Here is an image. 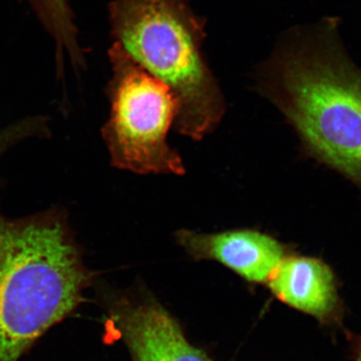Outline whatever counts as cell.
<instances>
[{"label":"cell","instance_id":"obj_2","mask_svg":"<svg viewBox=\"0 0 361 361\" xmlns=\"http://www.w3.org/2000/svg\"><path fill=\"white\" fill-rule=\"evenodd\" d=\"M90 275L63 221L0 220V361H18L82 301Z\"/></svg>","mask_w":361,"mask_h":361},{"label":"cell","instance_id":"obj_6","mask_svg":"<svg viewBox=\"0 0 361 361\" xmlns=\"http://www.w3.org/2000/svg\"><path fill=\"white\" fill-rule=\"evenodd\" d=\"M111 315L134 361H212L152 298L118 301Z\"/></svg>","mask_w":361,"mask_h":361},{"label":"cell","instance_id":"obj_8","mask_svg":"<svg viewBox=\"0 0 361 361\" xmlns=\"http://www.w3.org/2000/svg\"><path fill=\"white\" fill-rule=\"evenodd\" d=\"M39 16L42 25L56 42V65L63 73L66 58L75 68L84 66V56L78 44L77 28L68 0H26Z\"/></svg>","mask_w":361,"mask_h":361},{"label":"cell","instance_id":"obj_1","mask_svg":"<svg viewBox=\"0 0 361 361\" xmlns=\"http://www.w3.org/2000/svg\"><path fill=\"white\" fill-rule=\"evenodd\" d=\"M257 89L295 130L304 153L361 196V70L336 20L296 28L257 71Z\"/></svg>","mask_w":361,"mask_h":361},{"label":"cell","instance_id":"obj_9","mask_svg":"<svg viewBox=\"0 0 361 361\" xmlns=\"http://www.w3.org/2000/svg\"><path fill=\"white\" fill-rule=\"evenodd\" d=\"M37 123H39V121H25L0 130V155L11 145L30 135L33 130L39 129Z\"/></svg>","mask_w":361,"mask_h":361},{"label":"cell","instance_id":"obj_4","mask_svg":"<svg viewBox=\"0 0 361 361\" xmlns=\"http://www.w3.org/2000/svg\"><path fill=\"white\" fill-rule=\"evenodd\" d=\"M109 58L111 116L103 135L114 165L137 174H184L182 159L167 141L179 115L177 97L118 42Z\"/></svg>","mask_w":361,"mask_h":361},{"label":"cell","instance_id":"obj_7","mask_svg":"<svg viewBox=\"0 0 361 361\" xmlns=\"http://www.w3.org/2000/svg\"><path fill=\"white\" fill-rule=\"evenodd\" d=\"M280 301L329 326L341 325L344 305L338 280L324 260L291 252L267 281Z\"/></svg>","mask_w":361,"mask_h":361},{"label":"cell","instance_id":"obj_5","mask_svg":"<svg viewBox=\"0 0 361 361\" xmlns=\"http://www.w3.org/2000/svg\"><path fill=\"white\" fill-rule=\"evenodd\" d=\"M176 242L194 260L216 261L251 283H267L278 265L293 252L266 233L252 229L199 233L183 229Z\"/></svg>","mask_w":361,"mask_h":361},{"label":"cell","instance_id":"obj_3","mask_svg":"<svg viewBox=\"0 0 361 361\" xmlns=\"http://www.w3.org/2000/svg\"><path fill=\"white\" fill-rule=\"evenodd\" d=\"M110 18L116 42L177 97L175 129L194 141L212 133L225 101L202 54L203 18L186 0H115Z\"/></svg>","mask_w":361,"mask_h":361},{"label":"cell","instance_id":"obj_10","mask_svg":"<svg viewBox=\"0 0 361 361\" xmlns=\"http://www.w3.org/2000/svg\"><path fill=\"white\" fill-rule=\"evenodd\" d=\"M348 339L353 361H361V334L348 332Z\"/></svg>","mask_w":361,"mask_h":361}]
</instances>
